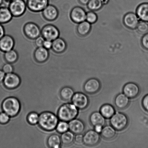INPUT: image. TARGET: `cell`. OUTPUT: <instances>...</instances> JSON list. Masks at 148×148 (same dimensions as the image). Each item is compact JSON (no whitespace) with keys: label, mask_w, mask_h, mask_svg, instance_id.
<instances>
[{"label":"cell","mask_w":148,"mask_h":148,"mask_svg":"<svg viewBox=\"0 0 148 148\" xmlns=\"http://www.w3.org/2000/svg\"><path fill=\"white\" fill-rule=\"evenodd\" d=\"M58 117L50 112H45L39 116L38 124L46 131H50L56 128L58 123Z\"/></svg>","instance_id":"6da1fadb"},{"label":"cell","mask_w":148,"mask_h":148,"mask_svg":"<svg viewBox=\"0 0 148 148\" xmlns=\"http://www.w3.org/2000/svg\"><path fill=\"white\" fill-rule=\"evenodd\" d=\"M78 109L73 104L68 103L63 104L58 111V117L61 121L69 122L78 116Z\"/></svg>","instance_id":"7a4b0ae2"},{"label":"cell","mask_w":148,"mask_h":148,"mask_svg":"<svg viewBox=\"0 0 148 148\" xmlns=\"http://www.w3.org/2000/svg\"><path fill=\"white\" fill-rule=\"evenodd\" d=\"M1 107L4 112L10 117H13L19 112L21 105L17 98L11 97L5 99L3 101Z\"/></svg>","instance_id":"3957f363"},{"label":"cell","mask_w":148,"mask_h":148,"mask_svg":"<svg viewBox=\"0 0 148 148\" xmlns=\"http://www.w3.org/2000/svg\"><path fill=\"white\" fill-rule=\"evenodd\" d=\"M111 125L117 131L124 130L128 126V117L124 113L117 112L110 119Z\"/></svg>","instance_id":"277c9868"},{"label":"cell","mask_w":148,"mask_h":148,"mask_svg":"<svg viewBox=\"0 0 148 148\" xmlns=\"http://www.w3.org/2000/svg\"><path fill=\"white\" fill-rule=\"evenodd\" d=\"M27 5L25 0H13L10 2L8 8L13 17L21 16L25 12Z\"/></svg>","instance_id":"5b68a950"},{"label":"cell","mask_w":148,"mask_h":148,"mask_svg":"<svg viewBox=\"0 0 148 148\" xmlns=\"http://www.w3.org/2000/svg\"><path fill=\"white\" fill-rule=\"evenodd\" d=\"M60 34L59 29L53 24L46 25L41 29V36L45 40L53 41L59 37Z\"/></svg>","instance_id":"8992f818"},{"label":"cell","mask_w":148,"mask_h":148,"mask_svg":"<svg viewBox=\"0 0 148 148\" xmlns=\"http://www.w3.org/2000/svg\"><path fill=\"white\" fill-rule=\"evenodd\" d=\"M25 35L29 39L34 40L41 35V29L36 23L29 22L26 23L23 27Z\"/></svg>","instance_id":"52a82bcc"},{"label":"cell","mask_w":148,"mask_h":148,"mask_svg":"<svg viewBox=\"0 0 148 148\" xmlns=\"http://www.w3.org/2000/svg\"><path fill=\"white\" fill-rule=\"evenodd\" d=\"M73 104L78 109L84 110L88 106L89 103V99L85 94L77 92L74 94L72 99Z\"/></svg>","instance_id":"ba28073f"},{"label":"cell","mask_w":148,"mask_h":148,"mask_svg":"<svg viewBox=\"0 0 148 148\" xmlns=\"http://www.w3.org/2000/svg\"><path fill=\"white\" fill-rule=\"evenodd\" d=\"M49 0H27V8L34 12H42L48 5Z\"/></svg>","instance_id":"9c48e42d"},{"label":"cell","mask_w":148,"mask_h":148,"mask_svg":"<svg viewBox=\"0 0 148 148\" xmlns=\"http://www.w3.org/2000/svg\"><path fill=\"white\" fill-rule=\"evenodd\" d=\"M100 140L101 137L99 133L94 130H90L84 134L83 143L87 146H93L98 144Z\"/></svg>","instance_id":"30bf717a"},{"label":"cell","mask_w":148,"mask_h":148,"mask_svg":"<svg viewBox=\"0 0 148 148\" xmlns=\"http://www.w3.org/2000/svg\"><path fill=\"white\" fill-rule=\"evenodd\" d=\"M70 17L74 23L79 24L86 20V12L82 7H75L71 11Z\"/></svg>","instance_id":"8fae6325"},{"label":"cell","mask_w":148,"mask_h":148,"mask_svg":"<svg viewBox=\"0 0 148 148\" xmlns=\"http://www.w3.org/2000/svg\"><path fill=\"white\" fill-rule=\"evenodd\" d=\"M3 83L6 88L9 89H14L20 85L21 79L18 75L12 72L7 73L5 75Z\"/></svg>","instance_id":"7c38bea8"},{"label":"cell","mask_w":148,"mask_h":148,"mask_svg":"<svg viewBox=\"0 0 148 148\" xmlns=\"http://www.w3.org/2000/svg\"><path fill=\"white\" fill-rule=\"evenodd\" d=\"M44 18L49 21H53L57 19L59 16V12L55 5L49 4L42 11Z\"/></svg>","instance_id":"4fadbf2b"},{"label":"cell","mask_w":148,"mask_h":148,"mask_svg":"<svg viewBox=\"0 0 148 148\" xmlns=\"http://www.w3.org/2000/svg\"><path fill=\"white\" fill-rule=\"evenodd\" d=\"M101 87V82L98 79L95 78H91L85 83L84 89L87 93L93 94L98 92Z\"/></svg>","instance_id":"5bb4252c"},{"label":"cell","mask_w":148,"mask_h":148,"mask_svg":"<svg viewBox=\"0 0 148 148\" xmlns=\"http://www.w3.org/2000/svg\"><path fill=\"white\" fill-rule=\"evenodd\" d=\"M140 19L137 14L133 12H129L125 15L123 18V23L127 28L134 30L137 28Z\"/></svg>","instance_id":"9a60e30c"},{"label":"cell","mask_w":148,"mask_h":148,"mask_svg":"<svg viewBox=\"0 0 148 148\" xmlns=\"http://www.w3.org/2000/svg\"><path fill=\"white\" fill-rule=\"evenodd\" d=\"M140 92V87L134 83H128L123 87V93L130 99L136 98L139 95Z\"/></svg>","instance_id":"2e32d148"},{"label":"cell","mask_w":148,"mask_h":148,"mask_svg":"<svg viewBox=\"0 0 148 148\" xmlns=\"http://www.w3.org/2000/svg\"><path fill=\"white\" fill-rule=\"evenodd\" d=\"M15 41L12 36L5 35L0 39V50L5 53L14 49Z\"/></svg>","instance_id":"e0dca14e"},{"label":"cell","mask_w":148,"mask_h":148,"mask_svg":"<svg viewBox=\"0 0 148 148\" xmlns=\"http://www.w3.org/2000/svg\"><path fill=\"white\" fill-rule=\"evenodd\" d=\"M50 53L49 50L42 47H38L34 53V58L36 62L43 63L47 61L49 59Z\"/></svg>","instance_id":"ac0fdd59"},{"label":"cell","mask_w":148,"mask_h":148,"mask_svg":"<svg viewBox=\"0 0 148 148\" xmlns=\"http://www.w3.org/2000/svg\"><path fill=\"white\" fill-rule=\"evenodd\" d=\"M69 130L74 134H81L85 130L83 122L78 119H74L69 123Z\"/></svg>","instance_id":"d6986e66"},{"label":"cell","mask_w":148,"mask_h":148,"mask_svg":"<svg viewBox=\"0 0 148 148\" xmlns=\"http://www.w3.org/2000/svg\"><path fill=\"white\" fill-rule=\"evenodd\" d=\"M66 41L61 38L58 37L53 41L52 50L55 53L60 54L63 53L67 48Z\"/></svg>","instance_id":"ffe728a7"},{"label":"cell","mask_w":148,"mask_h":148,"mask_svg":"<svg viewBox=\"0 0 148 148\" xmlns=\"http://www.w3.org/2000/svg\"><path fill=\"white\" fill-rule=\"evenodd\" d=\"M130 99L124 93H120L115 97L114 104L119 109L123 110L128 106Z\"/></svg>","instance_id":"44dd1931"},{"label":"cell","mask_w":148,"mask_h":148,"mask_svg":"<svg viewBox=\"0 0 148 148\" xmlns=\"http://www.w3.org/2000/svg\"><path fill=\"white\" fill-rule=\"evenodd\" d=\"M90 122L94 127L101 125L104 127L106 124V118L100 112H95L90 116Z\"/></svg>","instance_id":"7402d4cb"},{"label":"cell","mask_w":148,"mask_h":148,"mask_svg":"<svg viewBox=\"0 0 148 148\" xmlns=\"http://www.w3.org/2000/svg\"><path fill=\"white\" fill-rule=\"evenodd\" d=\"M136 14L141 21L148 22V3H143L138 5Z\"/></svg>","instance_id":"603a6c76"},{"label":"cell","mask_w":148,"mask_h":148,"mask_svg":"<svg viewBox=\"0 0 148 148\" xmlns=\"http://www.w3.org/2000/svg\"><path fill=\"white\" fill-rule=\"evenodd\" d=\"M13 17L8 7H0V24H5L10 22Z\"/></svg>","instance_id":"cb8c5ba5"},{"label":"cell","mask_w":148,"mask_h":148,"mask_svg":"<svg viewBox=\"0 0 148 148\" xmlns=\"http://www.w3.org/2000/svg\"><path fill=\"white\" fill-rule=\"evenodd\" d=\"M91 29V24L85 21L78 24L77 27V33L81 37H85L89 34Z\"/></svg>","instance_id":"d4e9b609"},{"label":"cell","mask_w":148,"mask_h":148,"mask_svg":"<svg viewBox=\"0 0 148 148\" xmlns=\"http://www.w3.org/2000/svg\"><path fill=\"white\" fill-rule=\"evenodd\" d=\"M103 138L106 140H111L116 135V130L111 125H107L103 127L101 133Z\"/></svg>","instance_id":"484cf974"},{"label":"cell","mask_w":148,"mask_h":148,"mask_svg":"<svg viewBox=\"0 0 148 148\" xmlns=\"http://www.w3.org/2000/svg\"><path fill=\"white\" fill-rule=\"evenodd\" d=\"M100 112L106 119H110L116 113L115 110L112 105L106 104L100 108Z\"/></svg>","instance_id":"4316f807"},{"label":"cell","mask_w":148,"mask_h":148,"mask_svg":"<svg viewBox=\"0 0 148 148\" xmlns=\"http://www.w3.org/2000/svg\"><path fill=\"white\" fill-rule=\"evenodd\" d=\"M4 57L7 63L12 64L16 63L18 60V54L16 51L13 49L12 50L5 52Z\"/></svg>","instance_id":"83f0119b"},{"label":"cell","mask_w":148,"mask_h":148,"mask_svg":"<svg viewBox=\"0 0 148 148\" xmlns=\"http://www.w3.org/2000/svg\"><path fill=\"white\" fill-rule=\"evenodd\" d=\"M62 143L61 138L57 134L51 135L48 138L47 144L49 147L53 148L60 147Z\"/></svg>","instance_id":"f1b7e54d"},{"label":"cell","mask_w":148,"mask_h":148,"mask_svg":"<svg viewBox=\"0 0 148 148\" xmlns=\"http://www.w3.org/2000/svg\"><path fill=\"white\" fill-rule=\"evenodd\" d=\"M74 94V90L69 87H65L62 88L60 91L61 97L66 101L71 100Z\"/></svg>","instance_id":"f546056e"},{"label":"cell","mask_w":148,"mask_h":148,"mask_svg":"<svg viewBox=\"0 0 148 148\" xmlns=\"http://www.w3.org/2000/svg\"><path fill=\"white\" fill-rule=\"evenodd\" d=\"M74 134L72 132L67 131L62 133L61 136L62 143L65 145H69L71 144L75 140Z\"/></svg>","instance_id":"4dcf8cb0"},{"label":"cell","mask_w":148,"mask_h":148,"mask_svg":"<svg viewBox=\"0 0 148 148\" xmlns=\"http://www.w3.org/2000/svg\"><path fill=\"white\" fill-rule=\"evenodd\" d=\"M103 6L101 0H90L87 4L88 9L93 11H98L102 8Z\"/></svg>","instance_id":"1f68e13d"},{"label":"cell","mask_w":148,"mask_h":148,"mask_svg":"<svg viewBox=\"0 0 148 148\" xmlns=\"http://www.w3.org/2000/svg\"><path fill=\"white\" fill-rule=\"evenodd\" d=\"M56 128L59 133L62 134L69 130V124L67 122L62 121L58 123Z\"/></svg>","instance_id":"d6a6232c"},{"label":"cell","mask_w":148,"mask_h":148,"mask_svg":"<svg viewBox=\"0 0 148 148\" xmlns=\"http://www.w3.org/2000/svg\"><path fill=\"white\" fill-rule=\"evenodd\" d=\"M136 29L139 33L145 34L148 32V24L146 22L140 21Z\"/></svg>","instance_id":"836d02e7"},{"label":"cell","mask_w":148,"mask_h":148,"mask_svg":"<svg viewBox=\"0 0 148 148\" xmlns=\"http://www.w3.org/2000/svg\"><path fill=\"white\" fill-rule=\"evenodd\" d=\"M98 16L94 11H91L86 13V21L90 24H94L98 20Z\"/></svg>","instance_id":"e575fe53"},{"label":"cell","mask_w":148,"mask_h":148,"mask_svg":"<svg viewBox=\"0 0 148 148\" xmlns=\"http://www.w3.org/2000/svg\"><path fill=\"white\" fill-rule=\"evenodd\" d=\"M39 116L36 112H32L29 114L27 120L29 124L31 125L37 124L38 122Z\"/></svg>","instance_id":"d590c367"},{"label":"cell","mask_w":148,"mask_h":148,"mask_svg":"<svg viewBox=\"0 0 148 148\" xmlns=\"http://www.w3.org/2000/svg\"><path fill=\"white\" fill-rule=\"evenodd\" d=\"M10 116L5 112H2L0 114V123L4 124H7L9 121Z\"/></svg>","instance_id":"8d00e7d4"},{"label":"cell","mask_w":148,"mask_h":148,"mask_svg":"<svg viewBox=\"0 0 148 148\" xmlns=\"http://www.w3.org/2000/svg\"><path fill=\"white\" fill-rule=\"evenodd\" d=\"M14 68L11 64L7 63L3 66L2 70L5 73H9L12 72Z\"/></svg>","instance_id":"74e56055"},{"label":"cell","mask_w":148,"mask_h":148,"mask_svg":"<svg viewBox=\"0 0 148 148\" xmlns=\"http://www.w3.org/2000/svg\"><path fill=\"white\" fill-rule=\"evenodd\" d=\"M45 40L44 38L40 35L37 38L35 39V44L37 47H42Z\"/></svg>","instance_id":"f35d334b"},{"label":"cell","mask_w":148,"mask_h":148,"mask_svg":"<svg viewBox=\"0 0 148 148\" xmlns=\"http://www.w3.org/2000/svg\"><path fill=\"white\" fill-rule=\"evenodd\" d=\"M141 43L143 47L148 50V33H146L143 36L141 39Z\"/></svg>","instance_id":"ab89813d"},{"label":"cell","mask_w":148,"mask_h":148,"mask_svg":"<svg viewBox=\"0 0 148 148\" xmlns=\"http://www.w3.org/2000/svg\"><path fill=\"white\" fill-rule=\"evenodd\" d=\"M84 136L81 134H77L75 137V143L77 144H81L83 143Z\"/></svg>","instance_id":"60d3db41"},{"label":"cell","mask_w":148,"mask_h":148,"mask_svg":"<svg viewBox=\"0 0 148 148\" xmlns=\"http://www.w3.org/2000/svg\"><path fill=\"white\" fill-rule=\"evenodd\" d=\"M142 105L143 108L148 112V94L145 96L142 101Z\"/></svg>","instance_id":"b9f144b4"},{"label":"cell","mask_w":148,"mask_h":148,"mask_svg":"<svg viewBox=\"0 0 148 148\" xmlns=\"http://www.w3.org/2000/svg\"><path fill=\"white\" fill-rule=\"evenodd\" d=\"M52 45H53V41L48 40H45L43 46L45 48L49 50L52 49Z\"/></svg>","instance_id":"7bdbcfd3"},{"label":"cell","mask_w":148,"mask_h":148,"mask_svg":"<svg viewBox=\"0 0 148 148\" xmlns=\"http://www.w3.org/2000/svg\"><path fill=\"white\" fill-rule=\"evenodd\" d=\"M5 35V30L2 24H0V39Z\"/></svg>","instance_id":"ee69618b"},{"label":"cell","mask_w":148,"mask_h":148,"mask_svg":"<svg viewBox=\"0 0 148 148\" xmlns=\"http://www.w3.org/2000/svg\"><path fill=\"white\" fill-rule=\"evenodd\" d=\"M94 127V130H95L97 133H101L103 127L101 125H97Z\"/></svg>","instance_id":"f6af8a7d"},{"label":"cell","mask_w":148,"mask_h":148,"mask_svg":"<svg viewBox=\"0 0 148 148\" xmlns=\"http://www.w3.org/2000/svg\"><path fill=\"white\" fill-rule=\"evenodd\" d=\"M5 73L3 70H0V82L3 81L5 77Z\"/></svg>","instance_id":"bcb514c9"},{"label":"cell","mask_w":148,"mask_h":148,"mask_svg":"<svg viewBox=\"0 0 148 148\" xmlns=\"http://www.w3.org/2000/svg\"><path fill=\"white\" fill-rule=\"evenodd\" d=\"M78 1L80 3L82 4V5H87L90 0H78Z\"/></svg>","instance_id":"7dc6e473"},{"label":"cell","mask_w":148,"mask_h":148,"mask_svg":"<svg viewBox=\"0 0 148 148\" xmlns=\"http://www.w3.org/2000/svg\"><path fill=\"white\" fill-rule=\"evenodd\" d=\"M110 0H101V2H102L103 5H106L109 2Z\"/></svg>","instance_id":"c3c4849f"},{"label":"cell","mask_w":148,"mask_h":148,"mask_svg":"<svg viewBox=\"0 0 148 148\" xmlns=\"http://www.w3.org/2000/svg\"><path fill=\"white\" fill-rule=\"evenodd\" d=\"M4 1H5L7 2H11V1H12L13 0H4Z\"/></svg>","instance_id":"681fc988"},{"label":"cell","mask_w":148,"mask_h":148,"mask_svg":"<svg viewBox=\"0 0 148 148\" xmlns=\"http://www.w3.org/2000/svg\"><path fill=\"white\" fill-rule=\"evenodd\" d=\"M4 1V0H0V5L2 4L3 1Z\"/></svg>","instance_id":"f907efd6"}]
</instances>
